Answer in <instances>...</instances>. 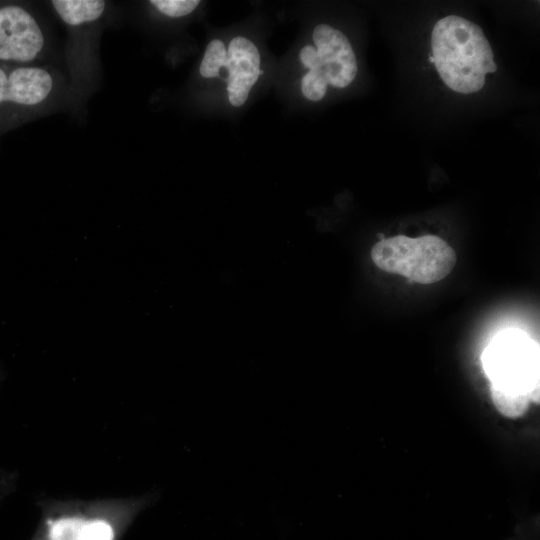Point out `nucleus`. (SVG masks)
<instances>
[{
	"label": "nucleus",
	"mask_w": 540,
	"mask_h": 540,
	"mask_svg": "<svg viewBox=\"0 0 540 540\" xmlns=\"http://www.w3.org/2000/svg\"><path fill=\"white\" fill-rule=\"evenodd\" d=\"M81 101L69 77L50 65L0 62V131Z\"/></svg>",
	"instance_id": "nucleus-1"
},
{
	"label": "nucleus",
	"mask_w": 540,
	"mask_h": 540,
	"mask_svg": "<svg viewBox=\"0 0 540 540\" xmlns=\"http://www.w3.org/2000/svg\"><path fill=\"white\" fill-rule=\"evenodd\" d=\"M431 49L440 78L458 93L479 91L485 84V75L497 70L482 29L460 16L449 15L436 22Z\"/></svg>",
	"instance_id": "nucleus-2"
},
{
	"label": "nucleus",
	"mask_w": 540,
	"mask_h": 540,
	"mask_svg": "<svg viewBox=\"0 0 540 540\" xmlns=\"http://www.w3.org/2000/svg\"><path fill=\"white\" fill-rule=\"evenodd\" d=\"M49 6L68 32L70 82L81 100L98 72L97 47L109 3L101 0H53Z\"/></svg>",
	"instance_id": "nucleus-3"
},
{
	"label": "nucleus",
	"mask_w": 540,
	"mask_h": 540,
	"mask_svg": "<svg viewBox=\"0 0 540 540\" xmlns=\"http://www.w3.org/2000/svg\"><path fill=\"white\" fill-rule=\"evenodd\" d=\"M371 258L379 269L419 284L443 280L457 261L454 249L435 235L384 238L372 247Z\"/></svg>",
	"instance_id": "nucleus-4"
},
{
	"label": "nucleus",
	"mask_w": 540,
	"mask_h": 540,
	"mask_svg": "<svg viewBox=\"0 0 540 540\" xmlns=\"http://www.w3.org/2000/svg\"><path fill=\"white\" fill-rule=\"evenodd\" d=\"M482 361L492 388L524 393L539 402V350L525 332H501L486 347Z\"/></svg>",
	"instance_id": "nucleus-5"
},
{
	"label": "nucleus",
	"mask_w": 540,
	"mask_h": 540,
	"mask_svg": "<svg viewBox=\"0 0 540 540\" xmlns=\"http://www.w3.org/2000/svg\"><path fill=\"white\" fill-rule=\"evenodd\" d=\"M50 32L28 4L0 2V62L34 65L51 53Z\"/></svg>",
	"instance_id": "nucleus-6"
},
{
	"label": "nucleus",
	"mask_w": 540,
	"mask_h": 540,
	"mask_svg": "<svg viewBox=\"0 0 540 540\" xmlns=\"http://www.w3.org/2000/svg\"><path fill=\"white\" fill-rule=\"evenodd\" d=\"M312 36L328 84L336 88L347 87L355 79L358 69L355 53L347 37L326 24L317 25Z\"/></svg>",
	"instance_id": "nucleus-7"
},
{
	"label": "nucleus",
	"mask_w": 540,
	"mask_h": 540,
	"mask_svg": "<svg viewBox=\"0 0 540 540\" xmlns=\"http://www.w3.org/2000/svg\"><path fill=\"white\" fill-rule=\"evenodd\" d=\"M224 67L228 71L226 81L229 102L235 107L242 106L252 86L263 74L260 54L255 44L245 37H234L229 43Z\"/></svg>",
	"instance_id": "nucleus-8"
},
{
	"label": "nucleus",
	"mask_w": 540,
	"mask_h": 540,
	"mask_svg": "<svg viewBox=\"0 0 540 540\" xmlns=\"http://www.w3.org/2000/svg\"><path fill=\"white\" fill-rule=\"evenodd\" d=\"M492 401L497 410L508 418H518L526 413L530 404L527 394L491 387Z\"/></svg>",
	"instance_id": "nucleus-9"
},
{
	"label": "nucleus",
	"mask_w": 540,
	"mask_h": 540,
	"mask_svg": "<svg viewBox=\"0 0 540 540\" xmlns=\"http://www.w3.org/2000/svg\"><path fill=\"white\" fill-rule=\"evenodd\" d=\"M227 51L224 43L219 39L209 42L201 61L199 72L204 78H212L219 75L220 68L224 67Z\"/></svg>",
	"instance_id": "nucleus-10"
},
{
	"label": "nucleus",
	"mask_w": 540,
	"mask_h": 540,
	"mask_svg": "<svg viewBox=\"0 0 540 540\" xmlns=\"http://www.w3.org/2000/svg\"><path fill=\"white\" fill-rule=\"evenodd\" d=\"M85 520L76 517H64L53 522L49 529L50 540H80Z\"/></svg>",
	"instance_id": "nucleus-11"
},
{
	"label": "nucleus",
	"mask_w": 540,
	"mask_h": 540,
	"mask_svg": "<svg viewBox=\"0 0 540 540\" xmlns=\"http://www.w3.org/2000/svg\"><path fill=\"white\" fill-rule=\"evenodd\" d=\"M328 82L322 70H309L302 78L301 91L311 101L321 100L327 91Z\"/></svg>",
	"instance_id": "nucleus-12"
},
{
	"label": "nucleus",
	"mask_w": 540,
	"mask_h": 540,
	"mask_svg": "<svg viewBox=\"0 0 540 540\" xmlns=\"http://www.w3.org/2000/svg\"><path fill=\"white\" fill-rule=\"evenodd\" d=\"M198 0H151L152 5L161 14L170 18L184 17L192 13L199 5Z\"/></svg>",
	"instance_id": "nucleus-13"
},
{
	"label": "nucleus",
	"mask_w": 540,
	"mask_h": 540,
	"mask_svg": "<svg viewBox=\"0 0 540 540\" xmlns=\"http://www.w3.org/2000/svg\"><path fill=\"white\" fill-rule=\"evenodd\" d=\"M114 532L104 520L86 521L83 524L80 540H113Z\"/></svg>",
	"instance_id": "nucleus-14"
},
{
	"label": "nucleus",
	"mask_w": 540,
	"mask_h": 540,
	"mask_svg": "<svg viewBox=\"0 0 540 540\" xmlns=\"http://www.w3.org/2000/svg\"><path fill=\"white\" fill-rule=\"evenodd\" d=\"M299 58L301 63L309 70H322L314 46L305 45L299 53Z\"/></svg>",
	"instance_id": "nucleus-15"
},
{
	"label": "nucleus",
	"mask_w": 540,
	"mask_h": 540,
	"mask_svg": "<svg viewBox=\"0 0 540 540\" xmlns=\"http://www.w3.org/2000/svg\"><path fill=\"white\" fill-rule=\"evenodd\" d=\"M429 61H430L431 63H434V60H433V57H432V56L429 57Z\"/></svg>",
	"instance_id": "nucleus-16"
}]
</instances>
